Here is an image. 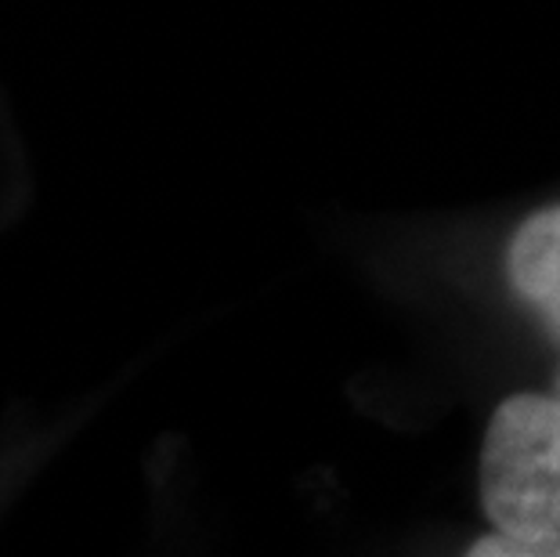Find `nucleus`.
Returning a JSON list of instances; mask_svg holds the SVG:
<instances>
[{
    "mask_svg": "<svg viewBox=\"0 0 560 557\" xmlns=\"http://www.w3.org/2000/svg\"><path fill=\"white\" fill-rule=\"evenodd\" d=\"M506 279L524 307L560 337V204L532 214L514 232L506 246Z\"/></svg>",
    "mask_w": 560,
    "mask_h": 557,
    "instance_id": "2",
    "label": "nucleus"
},
{
    "mask_svg": "<svg viewBox=\"0 0 560 557\" xmlns=\"http://www.w3.org/2000/svg\"><path fill=\"white\" fill-rule=\"evenodd\" d=\"M488 532L470 554L560 557V373L495 406L481 445Z\"/></svg>",
    "mask_w": 560,
    "mask_h": 557,
    "instance_id": "1",
    "label": "nucleus"
}]
</instances>
